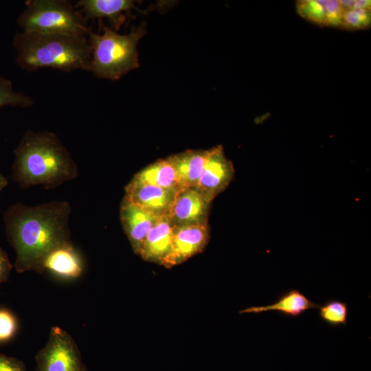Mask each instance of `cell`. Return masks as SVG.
Returning <instances> with one entry per match:
<instances>
[{
    "label": "cell",
    "instance_id": "1",
    "mask_svg": "<svg viewBox=\"0 0 371 371\" xmlns=\"http://www.w3.org/2000/svg\"><path fill=\"white\" fill-rule=\"evenodd\" d=\"M71 206L53 201L29 206L17 203L9 207L3 220L8 241L16 252L17 273H43V262L54 248L71 242L69 220Z\"/></svg>",
    "mask_w": 371,
    "mask_h": 371
},
{
    "label": "cell",
    "instance_id": "2",
    "mask_svg": "<svg viewBox=\"0 0 371 371\" xmlns=\"http://www.w3.org/2000/svg\"><path fill=\"white\" fill-rule=\"evenodd\" d=\"M14 154L12 176L23 188L38 185L54 188L78 175L69 152L50 131L27 130Z\"/></svg>",
    "mask_w": 371,
    "mask_h": 371
},
{
    "label": "cell",
    "instance_id": "3",
    "mask_svg": "<svg viewBox=\"0 0 371 371\" xmlns=\"http://www.w3.org/2000/svg\"><path fill=\"white\" fill-rule=\"evenodd\" d=\"M13 46L17 65L27 71L44 67L89 71L91 49L87 36L23 31L14 36Z\"/></svg>",
    "mask_w": 371,
    "mask_h": 371
},
{
    "label": "cell",
    "instance_id": "4",
    "mask_svg": "<svg viewBox=\"0 0 371 371\" xmlns=\"http://www.w3.org/2000/svg\"><path fill=\"white\" fill-rule=\"evenodd\" d=\"M102 30V34L90 30L87 35L91 49L89 71L99 78L118 80L139 67L137 46L146 33V25L133 27L127 34L104 25Z\"/></svg>",
    "mask_w": 371,
    "mask_h": 371
},
{
    "label": "cell",
    "instance_id": "5",
    "mask_svg": "<svg viewBox=\"0 0 371 371\" xmlns=\"http://www.w3.org/2000/svg\"><path fill=\"white\" fill-rule=\"evenodd\" d=\"M18 19L27 32L87 36L90 28L82 13L66 0H29Z\"/></svg>",
    "mask_w": 371,
    "mask_h": 371
},
{
    "label": "cell",
    "instance_id": "6",
    "mask_svg": "<svg viewBox=\"0 0 371 371\" xmlns=\"http://www.w3.org/2000/svg\"><path fill=\"white\" fill-rule=\"evenodd\" d=\"M35 359L36 371H89L76 341L59 326L51 328L48 340Z\"/></svg>",
    "mask_w": 371,
    "mask_h": 371
},
{
    "label": "cell",
    "instance_id": "7",
    "mask_svg": "<svg viewBox=\"0 0 371 371\" xmlns=\"http://www.w3.org/2000/svg\"><path fill=\"white\" fill-rule=\"evenodd\" d=\"M234 166L224 153L222 146L207 150L203 170L196 188L211 200L223 192L234 176Z\"/></svg>",
    "mask_w": 371,
    "mask_h": 371
},
{
    "label": "cell",
    "instance_id": "8",
    "mask_svg": "<svg viewBox=\"0 0 371 371\" xmlns=\"http://www.w3.org/2000/svg\"><path fill=\"white\" fill-rule=\"evenodd\" d=\"M209 240L208 224L175 226L172 251L164 267L170 269L201 253Z\"/></svg>",
    "mask_w": 371,
    "mask_h": 371
},
{
    "label": "cell",
    "instance_id": "9",
    "mask_svg": "<svg viewBox=\"0 0 371 371\" xmlns=\"http://www.w3.org/2000/svg\"><path fill=\"white\" fill-rule=\"evenodd\" d=\"M212 202L196 187L182 189L176 195L168 217L175 226L208 224Z\"/></svg>",
    "mask_w": 371,
    "mask_h": 371
},
{
    "label": "cell",
    "instance_id": "10",
    "mask_svg": "<svg viewBox=\"0 0 371 371\" xmlns=\"http://www.w3.org/2000/svg\"><path fill=\"white\" fill-rule=\"evenodd\" d=\"M178 192L132 179L123 199L157 216H168Z\"/></svg>",
    "mask_w": 371,
    "mask_h": 371
},
{
    "label": "cell",
    "instance_id": "11",
    "mask_svg": "<svg viewBox=\"0 0 371 371\" xmlns=\"http://www.w3.org/2000/svg\"><path fill=\"white\" fill-rule=\"evenodd\" d=\"M120 216L132 249L139 255L146 236L160 217L124 199L120 205Z\"/></svg>",
    "mask_w": 371,
    "mask_h": 371
},
{
    "label": "cell",
    "instance_id": "12",
    "mask_svg": "<svg viewBox=\"0 0 371 371\" xmlns=\"http://www.w3.org/2000/svg\"><path fill=\"white\" fill-rule=\"evenodd\" d=\"M174 227L168 216L160 217L146 236L139 256L164 267L172 251Z\"/></svg>",
    "mask_w": 371,
    "mask_h": 371
},
{
    "label": "cell",
    "instance_id": "13",
    "mask_svg": "<svg viewBox=\"0 0 371 371\" xmlns=\"http://www.w3.org/2000/svg\"><path fill=\"white\" fill-rule=\"evenodd\" d=\"M43 273L45 271L63 280H74L83 271L82 258L71 241L62 244L50 251L45 258Z\"/></svg>",
    "mask_w": 371,
    "mask_h": 371
},
{
    "label": "cell",
    "instance_id": "14",
    "mask_svg": "<svg viewBox=\"0 0 371 371\" xmlns=\"http://www.w3.org/2000/svg\"><path fill=\"white\" fill-rule=\"evenodd\" d=\"M135 2L131 0H80L75 6L87 21L107 18L117 30L125 20V12L133 9L138 10Z\"/></svg>",
    "mask_w": 371,
    "mask_h": 371
},
{
    "label": "cell",
    "instance_id": "15",
    "mask_svg": "<svg viewBox=\"0 0 371 371\" xmlns=\"http://www.w3.org/2000/svg\"><path fill=\"white\" fill-rule=\"evenodd\" d=\"M207 156V150H188L168 157L176 171L181 190L196 187Z\"/></svg>",
    "mask_w": 371,
    "mask_h": 371
},
{
    "label": "cell",
    "instance_id": "16",
    "mask_svg": "<svg viewBox=\"0 0 371 371\" xmlns=\"http://www.w3.org/2000/svg\"><path fill=\"white\" fill-rule=\"evenodd\" d=\"M319 305L306 297L298 289H291L281 294L272 304L251 306L240 311V313L258 314L276 311L284 317H297L308 309L318 308Z\"/></svg>",
    "mask_w": 371,
    "mask_h": 371
},
{
    "label": "cell",
    "instance_id": "17",
    "mask_svg": "<svg viewBox=\"0 0 371 371\" xmlns=\"http://www.w3.org/2000/svg\"><path fill=\"white\" fill-rule=\"evenodd\" d=\"M297 10L303 18L319 25L340 27L343 14L341 1H298Z\"/></svg>",
    "mask_w": 371,
    "mask_h": 371
},
{
    "label": "cell",
    "instance_id": "18",
    "mask_svg": "<svg viewBox=\"0 0 371 371\" xmlns=\"http://www.w3.org/2000/svg\"><path fill=\"white\" fill-rule=\"evenodd\" d=\"M133 179L164 188L181 190L176 171L168 157L151 163L137 172Z\"/></svg>",
    "mask_w": 371,
    "mask_h": 371
},
{
    "label": "cell",
    "instance_id": "19",
    "mask_svg": "<svg viewBox=\"0 0 371 371\" xmlns=\"http://www.w3.org/2000/svg\"><path fill=\"white\" fill-rule=\"evenodd\" d=\"M343 14L340 28L357 30L368 28L370 24V1H341Z\"/></svg>",
    "mask_w": 371,
    "mask_h": 371
},
{
    "label": "cell",
    "instance_id": "20",
    "mask_svg": "<svg viewBox=\"0 0 371 371\" xmlns=\"http://www.w3.org/2000/svg\"><path fill=\"white\" fill-rule=\"evenodd\" d=\"M318 316L326 325L338 327L347 324L348 316V305L337 299H329L319 305Z\"/></svg>",
    "mask_w": 371,
    "mask_h": 371
},
{
    "label": "cell",
    "instance_id": "21",
    "mask_svg": "<svg viewBox=\"0 0 371 371\" xmlns=\"http://www.w3.org/2000/svg\"><path fill=\"white\" fill-rule=\"evenodd\" d=\"M33 104L31 97L15 91L10 80L0 77V108L7 105L26 108Z\"/></svg>",
    "mask_w": 371,
    "mask_h": 371
},
{
    "label": "cell",
    "instance_id": "22",
    "mask_svg": "<svg viewBox=\"0 0 371 371\" xmlns=\"http://www.w3.org/2000/svg\"><path fill=\"white\" fill-rule=\"evenodd\" d=\"M18 329L19 323L15 315L8 308H0V344L12 339Z\"/></svg>",
    "mask_w": 371,
    "mask_h": 371
},
{
    "label": "cell",
    "instance_id": "23",
    "mask_svg": "<svg viewBox=\"0 0 371 371\" xmlns=\"http://www.w3.org/2000/svg\"><path fill=\"white\" fill-rule=\"evenodd\" d=\"M0 371H27L25 363L17 358L0 352Z\"/></svg>",
    "mask_w": 371,
    "mask_h": 371
},
{
    "label": "cell",
    "instance_id": "24",
    "mask_svg": "<svg viewBox=\"0 0 371 371\" xmlns=\"http://www.w3.org/2000/svg\"><path fill=\"white\" fill-rule=\"evenodd\" d=\"M12 267L8 254L0 247V284L8 280Z\"/></svg>",
    "mask_w": 371,
    "mask_h": 371
},
{
    "label": "cell",
    "instance_id": "25",
    "mask_svg": "<svg viewBox=\"0 0 371 371\" xmlns=\"http://www.w3.org/2000/svg\"><path fill=\"white\" fill-rule=\"evenodd\" d=\"M7 179L0 173V192L8 185Z\"/></svg>",
    "mask_w": 371,
    "mask_h": 371
}]
</instances>
